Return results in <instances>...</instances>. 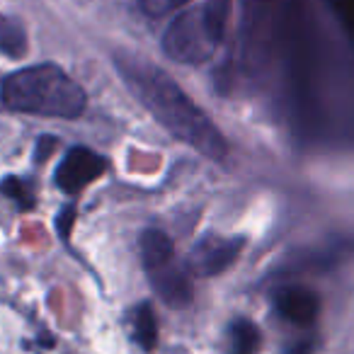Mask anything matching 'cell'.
I'll list each match as a JSON object with an SVG mask.
<instances>
[{
  "mask_svg": "<svg viewBox=\"0 0 354 354\" xmlns=\"http://www.w3.org/2000/svg\"><path fill=\"white\" fill-rule=\"evenodd\" d=\"M112 64L133 97L156 117V122L167 133L197 148L204 158H212V160L226 158L228 143L216 124L187 97V93L160 66L133 51L112 54Z\"/></svg>",
  "mask_w": 354,
  "mask_h": 354,
  "instance_id": "6da1fadb",
  "label": "cell"
},
{
  "mask_svg": "<svg viewBox=\"0 0 354 354\" xmlns=\"http://www.w3.org/2000/svg\"><path fill=\"white\" fill-rule=\"evenodd\" d=\"M0 100L8 109L37 117L78 119L88 107L85 90L54 64L27 66L0 83Z\"/></svg>",
  "mask_w": 354,
  "mask_h": 354,
  "instance_id": "7a4b0ae2",
  "label": "cell"
},
{
  "mask_svg": "<svg viewBox=\"0 0 354 354\" xmlns=\"http://www.w3.org/2000/svg\"><path fill=\"white\" fill-rule=\"evenodd\" d=\"M231 15V0H204L177 15L162 37V51L172 61L197 66L209 61L221 46Z\"/></svg>",
  "mask_w": 354,
  "mask_h": 354,
  "instance_id": "3957f363",
  "label": "cell"
},
{
  "mask_svg": "<svg viewBox=\"0 0 354 354\" xmlns=\"http://www.w3.org/2000/svg\"><path fill=\"white\" fill-rule=\"evenodd\" d=\"M245 241L243 238H226L218 233H207L194 243L189 252V270L197 277H216L226 272L238 260Z\"/></svg>",
  "mask_w": 354,
  "mask_h": 354,
  "instance_id": "277c9868",
  "label": "cell"
},
{
  "mask_svg": "<svg viewBox=\"0 0 354 354\" xmlns=\"http://www.w3.org/2000/svg\"><path fill=\"white\" fill-rule=\"evenodd\" d=\"M104 170H107V158L95 153L93 148L75 146L61 158L59 167H56L54 183L64 192L75 194L83 187H88L93 180H97Z\"/></svg>",
  "mask_w": 354,
  "mask_h": 354,
  "instance_id": "5b68a950",
  "label": "cell"
},
{
  "mask_svg": "<svg viewBox=\"0 0 354 354\" xmlns=\"http://www.w3.org/2000/svg\"><path fill=\"white\" fill-rule=\"evenodd\" d=\"M148 279H151L156 294L162 299V304L172 306V308H185L192 304V281H189L187 270L177 265L175 260L167 262L165 267L148 272Z\"/></svg>",
  "mask_w": 354,
  "mask_h": 354,
  "instance_id": "8992f818",
  "label": "cell"
},
{
  "mask_svg": "<svg viewBox=\"0 0 354 354\" xmlns=\"http://www.w3.org/2000/svg\"><path fill=\"white\" fill-rule=\"evenodd\" d=\"M274 308L289 323L310 325L320 310V301L315 291L306 286H281L274 294Z\"/></svg>",
  "mask_w": 354,
  "mask_h": 354,
  "instance_id": "52a82bcc",
  "label": "cell"
},
{
  "mask_svg": "<svg viewBox=\"0 0 354 354\" xmlns=\"http://www.w3.org/2000/svg\"><path fill=\"white\" fill-rule=\"evenodd\" d=\"M138 250H141V260L146 272H153L158 267H165L167 262L175 260V245H172L170 236L158 228H148L143 231L141 241H138Z\"/></svg>",
  "mask_w": 354,
  "mask_h": 354,
  "instance_id": "ba28073f",
  "label": "cell"
},
{
  "mask_svg": "<svg viewBox=\"0 0 354 354\" xmlns=\"http://www.w3.org/2000/svg\"><path fill=\"white\" fill-rule=\"evenodd\" d=\"M129 325H131V339L143 349V352H151L158 344V320L153 313L151 304H138L136 308L129 313Z\"/></svg>",
  "mask_w": 354,
  "mask_h": 354,
  "instance_id": "9c48e42d",
  "label": "cell"
},
{
  "mask_svg": "<svg viewBox=\"0 0 354 354\" xmlns=\"http://www.w3.org/2000/svg\"><path fill=\"white\" fill-rule=\"evenodd\" d=\"M0 51L10 59L27 54V32L22 22L10 15H0Z\"/></svg>",
  "mask_w": 354,
  "mask_h": 354,
  "instance_id": "30bf717a",
  "label": "cell"
},
{
  "mask_svg": "<svg viewBox=\"0 0 354 354\" xmlns=\"http://www.w3.org/2000/svg\"><path fill=\"white\" fill-rule=\"evenodd\" d=\"M260 347V330L245 318L233 320L231 325V354H255Z\"/></svg>",
  "mask_w": 354,
  "mask_h": 354,
  "instance_id": "8fae6325",
  "label": "cell"
},
{
  "mask_svg": "<svg viewBox=\"0 0 354 354\" xmlns=\"http://www.w3.org/2000/svg\"><path fill=\"white\" fill-rule=\"evenodd\" d=\"M0 192L6 194V197H10L20 209L35 207V189H32L30 183H25L20 177H6L0 183Z\"/></svg>",
  "mask_w": 354,
  "mask_h": 354,
  "instance_id": "7c38bea8",
  "label": "cell"
},
{
  "mask_svg": "<svg viewBox=\"0 0 354 354\" xmlns=\"http://www.w3.org/2000/svg\"><path fill=\"white\" fill-rule=\"evenodd\" d=\"M185 3H189V0H138V6L148 17H165L177 8H183Z\"/></svg>",
  "mask_w": 354,
  "mask_h": 354,
  "instance_id": "4fadbf2b",
  "label": "cell"
},
{
  "mask_svg": "<svg viewBox=\"0 0 354 354\" xmlns=\"http://www.w3.org/2000/svg\"><path fill=\"white\" fill-rule=\"evenodd\" d=\"M56 138H51V136H44V138H39V143H37V153H39V160H44L46 156L51 153V148H56Z\"/></svg>",
  "mask_w": 354,
  "mask_h": 354,
  "instance_id": "5bb4252c",
  "label": "cell"
},
{
  "mask_svg": "<svg viewBox=\"0 0 354 354\" xmlns=\"http://www.w3.org/2000/svg\"><path fill=\"white\" fill-rule=\"evenodd\" d=\"M66 218H73V209H66ZM59 228H61V233H64V236H68L71 221H64V218H61V221H59Z\"/></svg>",
  "mask_w": 354,
  "mask_h": 354,
  "instance_id": "9a60e30c",
  "label": "cell"
},
{
  "mask_svg": "<svg viewBox=\"0 0 354 354\" xmlns=\"http://www.w3.org/2000/svg\"><path fill=\"white\" fill-rule=\"evenodd\" d=\"M289 354H310V347H308V344H296Z\"/></svg>",
  "mask_w": 354,
  "mask_h": 354,
  "instance_id": "2e32d148",
  "label": "cell"
}]
</instances>
